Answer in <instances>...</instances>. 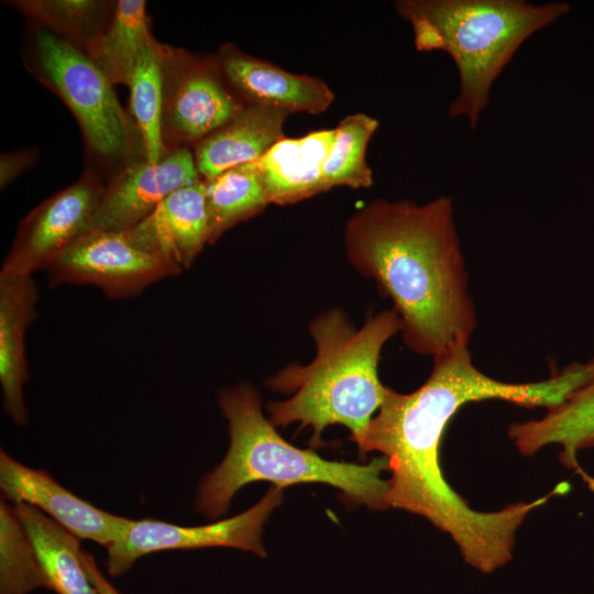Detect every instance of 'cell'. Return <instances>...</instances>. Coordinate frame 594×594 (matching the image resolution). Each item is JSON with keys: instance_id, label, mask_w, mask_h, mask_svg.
Wrapping results in <instances>:
<instances>
[{"instance_id": "obj_23", "label": "cell", "mask_w": 594, "mask_h": 594, "mask_svg": "<svg viewBox=\"0 0 594 594\" xmlns=\"http://www.w3.org/2000/svg\"><path fill=\"white\" fill-rule=\"evenodd\" d=\"M162 43L155 38L142 50L133 72L130 88V112L143 142L147 162L161 161L169 150L161 131L163 103Z\"/></svg>"}, {"instance_id": "obj_22", "label": "cell", "mask_w": 594, "mask_h": 594, "mask_svg": "<svg viewBox=\"0 0 594 594\" xmlns=\"http://www.w3.org/2000/svg\"><path fill=\"white\" fill-rule=\"evenodd\" d=\"M34 26L85 51L111 22L110 2L99 0H22L11 2ZM116 8V7H114Z\"/></svg>"}, {"instance_id": "obj_12", "label": "cell", "mask_w": 594, "mask_h": 594, "mask_svg": "<svg viewBox=\"0 0 594 594\" xmlns=\"http://www.w3.org/2000/svg\"><path fill=\"white\" fill-rule=\"evenodd\" d=\"M0 487L12 504L26 503L78 537L109 547L133 519L105 512L57 483L44 470L31 469L3 450L0 452Z\"/></svg>"}, {"instance_id": "obj_2", "label": "cell", "mask_w": 594, "mask_h": 594, "mask_svg": "<svg viewBox=\"0 0 594 594\" xmlns=\"http://www.w3.org/2000/svg\"><path fill=\"white\" fill-rule=\"evenodd\" d=\"M344 249L392 301L410 351L433 358L469 345L477 316L450 197L373 199L348 219Z\"/></svg>"}, {"instance_id": "obj_4", "label": "cell", "mask_w": 594, "mask_h": 594, "mask_svg": "<svg viewBox=\"0 0 594 594\" xmlns=\"http://www.w3.org/2000/svg\"><path fill=\"white\" fill-rule=\"evenodd\" d=\"M219 406L229 422L230 446L226 457L201 480L195 509L210 519L227 513L237 492L246 484L267 481L275 486L322 483L339 488L345 499L371 509L385 510L388 471L384 457L367 464L329 461L312 449H299L276 431L249 384L223 388Z\"/></svg>"}, {"instance_id": "obj_11", "label": "cell", "mask_w": 594, "mask_h": 594, "mask_svg": "<svg viewBox=\"0 0 594 594\" xmlns=\"http://www.w3.org/2000/svg\"><path fill=\"white\" fill-rule=\"evenodd\" d=\"M202 180L189 147L169 151L156 163L135 161L105 186L89 231L122 232L146 218L175 190Z\"/></svg>"}, {"instance_id": "obj_7", "label": "cell", "mask_w": 594, "mask_h": 594, "mask_svg": "<svg viewBox=\"0 0 594 594\" xmlns=\"http://www.w3.org/2000/svg\"><path fill=\"white\" fill-rule=\"evenodd\" d=\"M161 131L172 151L195 146L245 106L226 81L215 57H198L162 44Z\"/></svg>"}, {"instance_id": "obj_5", "label": "cell", "mask_w": 594, "mask_h": 594, "mask_svg": "<svg viewBox=\"0 0 594 594\" xmlns=\"http://www.w3.org/2000/svg\"><path fill=\"white\" fill-rule=\"evenodd\" d=\"M394 6L411 24L417 51H443L453 59L460 89L448 116L465 117L471 129L520 45L570 10L565 2L522 0H399Z\"/></svg>"}, {"instance_id": "obj_18", "label": "cell", "mask_w": 594, "mask_h": 594, "mask_svg": "<svg viewBox=\"0 0 594 594\" xmlns=\"http://www.w3.org/2000/svg\"><path fill=\"white\" fill-rule=\"evenodd\" d=\"M38 288L32 276L0 278V384L4 411L28 424L24 385L29 380L25 332L37 316Z\"/></svg>"}, {"instance_id": "obj_9", "label": "cell", "mask_w": 594, "mask_h": 594, "mask_svg": "<svg viewBox=\"0 0 594 594\" xmlns=\"http://www.w3.org/2000/svg\"><path fill=\"white\" fill-rule=\"evenodd\" d=\"M45 270L51 285H92L109 298L136 296L148 285L182 272L173 263L135 246L123 231H89Z\"/></svg>"}, {"instance_id": "obj_15", "label": "cell", "mask_w": 594, "mask_h": 594, "mask_svg": "<svg viewBox=\"0 0 594 594\" xmlns=\"http://www.w3.org/2000/svg\"><path fill=\"white\" fill-rule=\"evenodd\" d=\"M123 232L139 249L182 271L190 267L208 244L206 182L175 190L146 218Z\"/></svg>"}, {"instance_id": "obj_8", "label": "cell", "mask_w": 594, "mask_h": 594, "mask_svg": "<svg viewBox=\"0 0 594 594\" xmlns=\"http://www.w3.org/2000/svg\"><path fill=\"white\" fill-rule=\"evenodd\" d=\"M283 501V487L272 486L251 508L205 526L184 527L157 519L132 520L127 531L107 547V571L119 576L143 556L174 549L229 547L265 557L263 526Z\"/></svg>"}, {"instance_id": "obj_26", "label": "cell", "mask_w": 594, "mask_h": 594, "mask_svg": "<svg viewBox=\"0 0 594 594\" xmlns=\"http://www.w3.org/2000/svg\"><path fill=\"white\" fill-rule=\"evenodd\" d=\"M34 155L31 151L2 153L0 158L1 188L8 186L21 173L26 170L34 162Z\"/></svg>"}, {"instance_id": "obj_21", "label": "cell", "mask_w": 594, "mask_h": 594, "mask_svg": "<svg viewBox=\"0 0 594 594\" xmlns=\"http://www.w3.org/2000/svg\"><path fill=\"white\" fill-rule=\"evenodd\" d=\"M205 182L208 244L238 223L261 213L270 204L251 163Z\"/></svg>"}, {"instance_id": "obj_13", "label": "cell", "mask_w": 594, "mask_h": 594, "mask_svg": "<svg viewBox=\"0 0 594 594\" xmlns=\"http://www.w3.org/2000/svg\"><path fill=\"white\" fill-rule=\"evenodd\" d=\"M216 62L230 88L244 103L265 105L288 112H324L334 94L320 78L286 72L226 43Z\"/></svg>"}, {"instance_id": "obj_16", "label": "cell", "mask_w": 594, "mask_h": 594, "mask_svg": "<svg viewBox=\"0 0 594 594\" xmlns=\"http://www.w3.org/2000/svg\"><path fill=\"white\" fill-rule=\"evenodd\" d=\"M289 114L280 108L245 103L231 121L194 146L201 178L211 180L261 158L285 138L283 124Z\"/></svg>"}, {"instance_id": "obj_3", "label": "cell", "mask_w": 594, "mask_h": 594, "mask_svg": "<svg viewBox=\"0 0 594 594\" xmlns=\"http://www.w3.org/2000/svg\"><path fill=\"white\" fill-rule=\"evenodd\" d=\"M309 332L312 361L290 364L267 381L270 388L290 394L267 405L268 419L274 427H310L311 448L321 446L323 430L332 425L346 427L358 444L388 388L380 381L378 363L384 345L400 332L399 318L383 310L356 328L342 309L332 308L315 317Z\"/></svg>"}, {"instance_id": "obj_14", "label": "cell", "mask_w": 594, "mask_h": 594, "mask_svg": "<svg viewBox=\"0 0 594 594\" xmlns=\"http://www.w3.org/2000/svg\"><path fill=\"white\" fill-rule=\"evenodd\" d=\"M585 364L586 378L576 388L548 408L542 417L512 424L508 437L525 457H532L548 446H558L561 463L580 475L594 492V477L578 460L581 451L594 449V355Z\"/></svg>"}, {"instance_id": "obj_10", "label": "cell", "mask_w": 594, "mask_h": 594, "mask_svg": "<svg viewBox=\"0 0 594 594\" xmlns=\"http://www.w3.org/2000/svg\"><path fill=\"white\" fill-rule=\"evenodd\" d=\"M105 186L91 174L45 199L20 223L0 278L26 277L89 230Z\"/></svg>"}, {"instance_id": "obj_27", "label": "cell", "mask_w": 594, "mask_h": 594, "mask_svg": "<svg viewBox=\"0 0 594 594\" xmlns=\"http://www.w3.org/2000/svg\"><path fill=\"white\" fill-rule=\"evenodd\" d=\"M80 558L85 571L98 594H122L100 572L94 556L81 550Z\"/></svg>"}, {"instance_id": "obj_20", "label": "cell", "mask_w": 594, "mask_h": 594, "mask_svg": "<svg viewBox=\"0 0 594 594\" xmlns=\"http://www.w3.org/2000/svg\"><path fill=\"white\" fill-rule=\"evenodd\" d=\"M153 38L146 2L119 0L107 30L84 52L112 85L122 84L129 87L140 54Z\"/></svg>"}, {"instance_id": "obj_19", "label": "cell", "mask_w": 594, "mask_h": 594, "mask_svg": "<svg viewBox=\"0 0 594 594\" xmlns=\"http://www.w3.org/2000/svg\"><path fill=\"white\" fill-rule=\"evenodd\" d=\"M12 505L35 549L47 588L56 594H98L80 558V539L36 507Z\"/></svg>"}, {"instance_id": "obj_24", "label": "cell", "mask_w": 594, "mask_h": 594, "mask_svg": "<svg viewBox=\"0 0 594 594\" xmlns=\"http://www.w3.org/2000/svg\"><path fill=\"white\" fill-rule=\"evenodd\" d=\"M378 128V120L365 113L343 118L334 128L336 135L322 165L323 180L329 189L348 186L369 188L372 169L366 163V147Z\"/></svg>"}, {"instance_id": "obj_1", "label": "cell", "mask_w": 594, "mask_h": 594, "mask_svg": "<svg viewBox=\"0 0 594 594\" xmlns=\"http://www.w3.org/2000/svg\"><path fill=\"white\" fill-rule=\"evenodd\" d=\"M579 380L578 370L568 365L538 382L498 381L474 365L469 345H460L433 356L428 378L414 392L402 394L388 387L356 446L361 454L375 451L387 459L388 507L426 518L452 538L468 564L492 573L512 560L516 534L527 516L558 491L499 510H475L443 476V433L470 403L496 399L547 409L562 402Z\"/></svg>"}, {"instance_id": "obj_17", "label": "cell", "mask_w": 594, "mask_h": 594, "mask_svg": "<svg viewBox=\"0 0 594 594\" xmlns=\"http://www.w3.org/2000/svg\"><path fill=\"white\" fill-rule=\"evenodd\" d=\"M334 135L336 129H327L297 139L284 138L251 163L270 204H295L329 190L322 165Z\"/></svg>"}, {"instance_id": "obj_6", "label": "cell", "mask_w": 594, "mask_h": 594, "mask_svg": "<svg viewBox=\"0 0 594 594\" xmlns=\"http://www.w3.org/2000/svg\"><path fill=\"white\" fill-rule=\"evenodd\" d=\"M29 65L69 108L95 155L128 164L145 158L133 118L120 105L112 82L82 50L34 26Z\"/></svg>"}, {"instance_id": "obj_25", "label": "cell", "mask_w": 594, "mask_h": 594, "mask_svg": "<svg viewBox=\"0 0 594 594\" xmlns=\"http://www.w3.org/2000/svg\"><path fill=\"white\" fill-rule=\"evenodd\" d=\"M46 579L32 541L13 505L0 502V594H29Z\"/></svg>"}]
</instances>
